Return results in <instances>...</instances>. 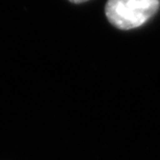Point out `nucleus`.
Here are the masks:
<instances>
[{
	"mask_svg": "<svg viewBox=\"0 0 160 160\" xmlns=\"http://www.w3.org/2000/svg\"><path fill=\"white\" fill-rule=\"evenodd\" d=\"M159 8L160 0H108L105 15L114 27L130 30L148 22Z\"/></svg>",
	"mask_w": 160,
	"mask_h": 160,
	"instance_id": "nucleus-1",
	"label": "nucleus"
},
{
	"mask_svg": "<svg viewBox=\"0 0 160 160\" xmlns=\"http://www.w3.org/2000/svg\"><path fill=\"white\" fill-rule=\"evenodd\" d=\"M69 1L72 3H82V2L88 1V0H69Z\"/></svg>",
	"mask_w": 160,
	"mask_h": 160,
	"instance_id": "nucleus-2",
	"label": "nucleus"
}]
</instances>
